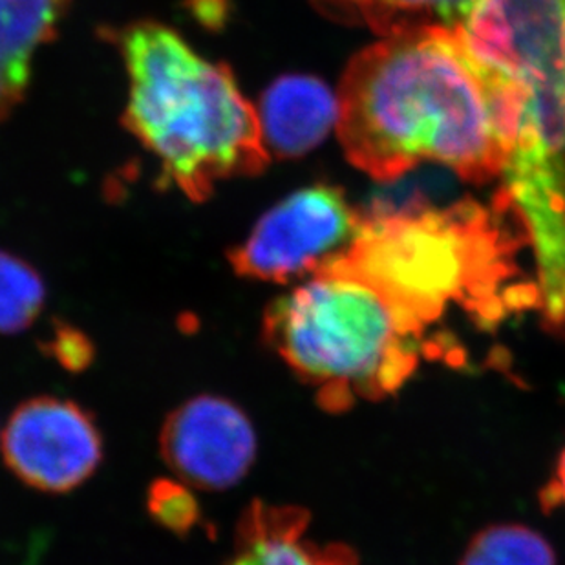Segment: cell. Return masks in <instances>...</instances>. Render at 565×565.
<instances>
[{
    "mask_svg": "<svg viewBox=\"0 0 565 565\" xmlns=\"http://www.w3.org/2000/svg\"><path fill=\"white\" fill-rule=\"evenodd\" d=\"M509 214L502 194L492 207L459 202L375 214L324 269L363 278L422 335L452 311L494 324L512 311L539 310L536 284L520 280L518 249L525 238L507 225Z\"/></svg>",
    "mask_w": 565,
    "mask_h": 565,
    "instance_id": "3",
    "label": "cell"
},
{
    "mask_svg": "<svg viewBox=\"0 0 565 565\" xmlns=\"http://www.w3.org/2000/svg\"><path fill=\"white\" fill-rule=\"evenodd\" d=\"M308 531L306 509L252 503L238 520L233 555L224 565H359L352 547L320 544Z\"/></svg>",
    "mask_w": 565,
    "mask_h": 565,
    "instance_id": "9",
    "label": "cell"
},
{
    "mask_svg": "<svg viewBox=\"0 0 565 565\" xmlns=\"http://www.w3.org/2000/svg\"><path fill=\"white\" fill-rule=\"evenodd\" d=\"M160 450L178 480L205 491H225L241 483L255 463V428L233 401L196 395L167 416Z\"/></svg>",
    "mask_w": 565,
    "mask_h": 565,
    "instance_id": "8",
    "label": "cell"
},
{
    "mask_svg": "<svg viewBox=\"0 0 565 565\" xmlns=\"http://www.w3.org/2000/svg\"><path fill=\"white\" fill-rule=\"evenodd\" d=\"M358 2H361V4H364V2H366V0H358Z\"/></svg>",
    "mask_w": 565,
    "mask_h": 565,
    "instance_id": "17",
    "label": "cell"
},
{
    "mask_svg": "<svg viewBox=\"0 0 565 565\" xmlns=\"http://www.w3.org/2000/svg\"><path fill=\"white\" fill-rule=\"evenodd\" d=\"M130 77L127 125L192 200L269 160L258 113L222 64L198 55L178 33L139 24L125 33Z\"/></svg>",
    "mask_w": 565,
    "mask_h": 565,
    "instance_id": "4",
    "label": "cell"
},
{
    "mask_svg": "<svg viewBox=\"0 0 565 565\" xmlns=\"http://www.w3.org/2000/svg\"><path fill=\"white\" fill-rule=\"evenodd\" d=\"M459 565H558L550 542L518 523L491 525L476 534Z\"/></svg>",
    "mask_w": 565,
    "mask_h": 565,
    "instance_id": "12",
    "label": "cell"
},
{
    "mask_svg": "<svg viewBox=\"0 0 565 565\" xmlns=\"http://www.w3.org/2000/svg\"><path fill=\"white\" fill-rule=\"evenodd\" d=\"M348 160L377 180L436 161L472 182L500 174L486 86L450 28L390 33L353 57L339 90Z\"/></svg>",
    "mask_w": 565,
    "mask_h": 565,
    "instance_id": "2",
    "label": "cell"
},
{
    "mask_svg": "<svg viewBox=\"0 0 565 565\" xmlns=\"http://www.w3.org/2000/svg\"><path fill=\"white\" fill-rule=\"evenodd\" d=\"M43 347L46 353L70 372L85 370L94 359V347L86 333L63 322L55 324L52 335Z\"/></svg>",
    "mask_w": 565,
    "mask_h": 565,
    "instance_id": "15",
    "label": "cell"
},
{
    "mask_svg": "<svg viewBox=\"0 0 565 565\" xmlns=\"http://www.w3.org/2000/svg\"><path fill=\"white\" fill-rule=\"evenodd\" d=\"M2 456L17 480L35 491H74L103 459V438L77 403L39 395L17 406L2 430Z\"/></svg>",
    "mask_w": 565,
    "mask_h": 565,
    "instance_id": "7",
    "label": "cell"
},
{
    "mask_svg": "<svg viewBox=\"0 0 565 565\" xmlns=\"http://www.w3.org/2000/svg\"><path fill=\"white\" fill-rule=\"evenodd\" d=\"M545 497L551 498L553 503H564L565 505V448L556 463L555 478L551 481L550 491Z\"/></svg>",
    "mask_w": 565,
    "mask_h": 565,
    "instance_id": "16",
    "label": "cell"
},
{
    "mask_svg": "<svg viewBox=\"0 0 565 565\" xmlns=\"http://www.w3.org/2000/svg\"><path fill=\"white\" fill-rule=\"evenodd\" d=\"M262 138L267 152L297 158L315 149L339 124V96L310 75H286L262 97Z\"/></svg>",
    "mask_w": 565,
    "mask_h": 565,
    "instance_id": "10",
    "label": "cell"
},
{
    "mask_svg": "<svg viewBox=\"0 0 565 565\" xmlns=\"http://www.w3.org/2000/svg\"><path fill=\"white\" fill-rule=\"evenodd\" d=\"M262 337L331 412L397 392L416 372L425 341L379 289L337 269L267 306Z\"/></svg>",
    "mask_w": 565,
    "mask_h": 565,
    "instance_id": "5",
    "label": "cell"
},
{
    "mask_svg": "<svg viewBox=\"0 0 565 565\" xmlns=\"http://www.w3.org/2000/svg\"><path fill=\"white\" fill-rule=\"evenodd\" d=\"M450 30L489 96L500 194L533 252L539 311L565 326V0H478Z\"/></svg>",
    "mask_w": 565,
    "mask_h": 565,
    "instance_id": "1",
    "label": "cell"
},
{
    "mask_svg": "<svg viewBox=\"0 0 565 565\" xmlns=\"http://www.w3.org/2000/svg\"><path fill=\"white\" fill-rule=\"evenodd\" d=\"M361 222L339 189H302L258 220L246 242L231 252V266L260 282L311 277L347 252Z\"/></svg>",
    "mask_w": 565,
    "mask_h": 565,
    "instance_id": "6",
    "label": "cell"
},
{
    "mask_svg": "<svg viewBox=\"0 0 565 565\" xmlns=\"http://www.w3.org/2000/svg\"><path fill=\"white\" fill-rule=\"evenodd\" d=\"M68 0H0V118L21 102L30 64L54 35Z\"/></svg>",
    "mask_w": 565,
    "mask_h": 565,
    "instance_id": "11",
    "label": "cell"
},
{
    "mask_svg": "<svg viewBox=\"0 0 565 565\" xmlns=\"http://www.w3.org/2000/svg\"><path fill=\"white\" fill-rule=\"evenodd\" d=\"M46 300L43 278L28 262L0 252V335H17L38 320Z\"/></svg>",
    "mask_w": 565,
    "mask_h": 565,
    "instance_id": "13",
    "label": "cell"
},
{
    "mask_svg": "<svg viewBox=\"0 0 565 565\" xmlns=\"http://www.w3.org/2000/svg\"><path fill=\"white\" fill-rule=\"evenodd\" d=\"M147 509L156 523L178 536L191 533L202 520L196 498L182 480L154 481L147 494Z\"/></svg>",
    "mask_w": 565,
    "mask_h": 565,
    "instance_id": "14",
    "label": "cell"
}]
</instances>
